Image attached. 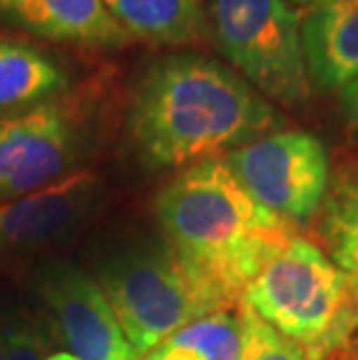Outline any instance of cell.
<instances>
[{"label":"cell","mask_w":358,"mask_h":360,"mask_svg":"<svg viewBox=\"0 0 358 360\" xmlns=\"http://www.w3.org/2000/svg\"><path fill=\"white\" fill-rule=\"evenodd\" d=\"M279 112L231 68L203 53L151 63L133 91L128 137L151 170L228 156L270 133Z\"/></svg>","instance_id":"1"},{"label":"cell","mask_w":358,"mask_h":360,"mask_svg":"<svg viewBox=\"0 0 358 360\" xmlns=\"http://www.w3.org/2000/svg\"><path fill=\"white\" fill-rule=\"evenodd\" d=\"M167 244L242 302V293L291 240V226L235 179L224 158L184 167L156 198Z\"/></svg>","instance_id":"2"},{"label":"cell","mask_w":358,"mask_h":360,"mask_svg":"<svg viewBox=\"0 0 358 360\" xmlns=\"http://www.w3.org/2000/svg\"><path fill=\"white\" fill-rule=\"evenodd\" d=\"M242 302L307 360H331L358 333V295L324 249L291 237L242 293Z\"/></svg>","instance_id":"3"},{"label":"cell","mask_w":358,"mask_h":360,"mask_svg":"<svg viewBox=\"0 0 358 360\" xmlns=\"http://www.w3.org/2000/svg\"><path fill=\"white\" fill-rule=\"evenodd\" d=\"M101 288L140 358L193 321L240 304L170 244L117 258L105 267Z\"/></svg>","instance_id":"4"},{"label":"cell","mask_w":358,"mask_h":360,"mask_svg":"<svg viewBox=\"0 0 358 360\" xmlns=\"http://www.w3.org/2000/svg\"><path fill=\"white\" fill-rule=\"evenodd\" d=\"M210 37L258 94L286 107L309 98L300 19L288 0H207Z\"/></svg>","instance_id":"5"},{"label":"cell","mask_w":358,"mask_h":360,"mask_svg":"<svg viewBox=\"0 0 358 360\" xmlns=\"http://www.w3.org/2000/svg\"><path fill=\"white\" fill-rule=\"evenodd\" d=\"M224 160L247 193L288 226L309 224L331 186L328 151L307 130H270Z\"/></svg>","instance_id":"6"},{"label":"cell","mask_w":358,"mask_h":360,"mask_svg":"<svg viewBox=\"0 0 358 360\" xmlns=\"http://www.w3.org/2000/svg\"><path fill=\"white\" fill-rule=\"evenodd\" d=\"M82 144L84 119L70 103L47 101L0 117V202L70 174Z\"/></svg>","instance_id":"7"},{"label":"cell","mask_w":358,"mask_h":360,"mask_svg":"<svg viewBox=\"0 0 358 360\" xmlns=\"http://www.w3.org/2000/svg\"><path fill=\"white\" fill-rule=\"evenodd\" d=\"M65 351L77 360H142L126 340L101 283L77 270H56L42 283Z\"/></svg>","instance_id":"8"},{"label":"cell","mask_w":358,"mask_h":360,"mask_svg":"<svg viewBox=\"0 0 358 360\" xmlns=\"http://www.w3.org/2000/svg\"><path fill=\"white\" fill-rule=\"evenodd\" d=\"M98 193L89 170H72L44 188L0 202V256L37 247L77 224Z\"/></svg>","instance_id":"9"},{"label":"cell","mask_w":358,"mask_h":360,"mask_svg":"<svg viewBox=\"0 0 358 360\" xmlns=\"http://www.w3.org/2000/svg\"><path fill=\"white\" fill-rule=\"evenodd\" d=\"M0 19L30 35L84 47H124L133 40L103 0H0Z\"/></svg>","instance_id":"10"},{"label":"cell","mask_w":358,"mask_h":360,"mask_svg":"<svg viewBox=\"0 0 358 360\" xmlns=\"http://www.w3.org/2000/svg\"><path fill=\"white\" fill-rule=\"evenodd\" d=\"M309 82L319 91H342L358 79V0H328L300 24Z\"/></svg>","instance_id":"11"},{"label":"cell","mask_w":358,"mask_h":360,"mask_svg":"<svg viewBox=\"0 0 358 360\" xmlns=\"http://www.w3.org/2000/svg\"><path fill=\"white\" fill-rule=\"evenodd\" d=\"M133 40L188 44L210 37L205 0H103Z\"/></svg>","instance_id":"12"},{"label":"cell","mask_w":358,"mask_h":360,"mask_svg":"<svg viewBox=\"0 0 358 360\" xmlns=\"http://www.w3.org/2000/svg\"><path fill=\"white\" fill-rule=\"evenodd\" d=\"M65 84V72L47 53L17 40H0V112L47 103Z\"/></svg>","instance_id":"13"},{"label":"cell","mask_w":358,"mask_h":360,"mask_svg":"<svg viewBox=\"0 0 358 360\" xmlns=\"http://www.w3.org/2000/svg\"><path fill=\"white\" fill-rule=\"evenodd\" d=\"M321 235L335 267L358 295V165H349L331 179L324 198Z\"/></svg>","instance_id":"14"},{"label":"cell","mask_w":358,"mask_h":360,"mask_svg":"<svg viewBox=\"0 0 358 360\" xmlns=\"http://www.w3.org/2000/svg\"><path fill=\"white\" fill-rule=\"evenodd\" d=\"M240 314L219 311L170 335L142 360H240Z\"/></svg>","instance_id":"15"},{"label":"cell","mask_w":358,"mask_h":360,"mask_svg":"<svg viewBox=\"0 0 358 360\" xmlns=\"http://www.w3.org/2000/svg\"><path fill=\"white\" fill-rule=\"evenodd\" d=\"M238 314L242 323L240 360H307L291 340H286L263 319H258L245 302L238 304Z\"/></svg>","instance_id":"16"},{"label":"cell","mask_w":358,"mask_h":360,"mask_svg":"<svg viewBox=\"0 0 358 360\" xmlns=\"http://www.w3.org/2000/svg\"><path fill=\"white\" fill-rule=\"evenodd\" d=\"M3 360H77L68 351H51L30 326H10L3 333Z\"/></svg>","instance_id":"17"},{"label":"cell","mask_w":358,"mask_h":360,"mask_svg":"<svg viewBox=\"0 0 358 360\" xmlns=\"http://www.w3.org/2000/svg\"><path fill=\"white\" fill-rule=\"evenodd\" d=\"M340 103H342V110L347 114L349 124L358 130V79H354L349 86L340 91Z\"/></svg>","instance_id":"18"},{"label":"cell","mask_w":358,"mask_h":360,"mask_svg":"<svg viewBox=\"0 0 358 360\" xmlns=\"http://www.w3.org/2000/svg\"><path fill=\"white\" fill-rule=\"evenodd\" d=\"M291 3H295V5H305V7H317V5H321V3H328V0H291Z\"/></svg>","instance_id":"19"},{"label":"cell","mask_w":358,"mask_h":360,"mask_svg":"<svg viewBox=\"0 0 358 360\" xmlns=\"http://www.w3.org/2000/svg\"><path fill=\"white\" fill-rule=\"evenodd\" d=\"M352 356H354V360H358V333L354 335V340H352Z\"/></svg>","instance_id":"20"},{"label":"cell","mask_w":358,"mask_h":360,"mask_svg":"<svg viewBox=\"0 0 358 360\" xmlns=\"http://www.w3.org/2000/svg\"><path fill=\"white\" fill-rule=\"evenodd\" d=\"M0 360H3V335H0Z\"/></svg>","instance_id":"21"}]
</instances>
